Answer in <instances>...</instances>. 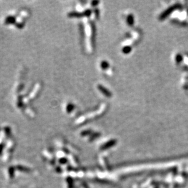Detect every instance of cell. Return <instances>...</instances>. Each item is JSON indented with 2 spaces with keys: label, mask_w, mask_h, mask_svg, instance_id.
Instances as JSON below:
<instances>
[{
  "label": "cell",
  "mask_w": 188,
  "mask_h": 188,
  "mask_svg": "<svg viewBox=\"0 0 188 188\" xmlns=\"http://www.w3.org/2000/svg\"><path fill=\"white\" fill-rule=\"evenodd\" d=\"M130 50H131V48H130V47H127V48H125L123 49V51H124V52H125V53H128V52H130Z\"/></svg>",
  "instance_id": "cell-8"
},
{
  "label": "cell",
  "mask_w": 188,
  "mask_h": 188,
  "mask_svg": "<svg viewBox=\"0 0 188 188\" xmlns=\"http://www.w3.org/2000/svg\"><path fill=\"white\" fill-rule=\"evenodd\" d=\"M73 109V105L72 104H68L67 106V111L68 113L71 112Z\"/></svg>",
  "instance_id": "cell-5"
},
{
  "label": "cell",
  "mask_w": 188,
  "mask_h": 188,
  "mask_svg": "<svg viewBox=\"0 0 188 188\" xmlns=\"http://www.w3.org/2000/svg\"><path fill=\"white\" fill-rule=\"evenodd\" d=\"M128 23L130 25H131V24H132V23H133V20L132 16H129L128 17Z\"/></svg>",
  "instance_id": "cell-7"
},
{
  "label": "cell",
  "mask_w": 188,
  "mask_h": 188,
  "mask_svg": "<svg viewBox=\"0 0 188 188\" xmlns=\"http://www.w3.org/2000/svg\"><path fill=\"white\" fill-rule=\"evenodd\" d=\"M15 21H16V18L12 15L7 17L4 20V23L7 25L15 24Z\"/></svg>",
  "instance_id": "cell-2"
},
{
  "label": "cell",
  "mask_w": 188,
  "mask_h": 188,
  "mask_svg": "<svg viewBox=\"0 0 188 188\" xmlns=\"http://www.w3.org/2000/svg\"><path fill=\"white\" fill-rule=\"evenodd\" d=\"M179 5L180 4H176L175 6H172V7H170V8H169V9H167L166 11L164 12L163 13L162 15H161V19H164V18H165V17H167L168 16V15H169V14H171V13H172V12L173 11V10H175L176 9L178 8V7H180Z\"/></svg>",
  "instance_id": "cell-1"
},
{
  "label": "cell",
  "mask_w": 188,
  "mask_h": 188,
  "mask_svg": "<svg viewBox=\"0 0 188 188\" xmlns=\"http://www.w3.org/2000/svg\"><path fill=\"white\" fill-rule=\"evenodd\" d=\"M183 60V56L181 54H178L176 56V61L177 63H180Z\"/></svg>",
  "instance_id": "cell-4"
},
{
  "label": "cell",
  "mask_w": 188,
  "mask_h": 188,
  "mask_svg": "<svg viewBox=\"0 0 188 188\" xmlns=\"http://www.w3.org/2000/svg\"><path fill=\"white\" fill-rule=\"evenodd\" d=\"M16 26L19 29H22L24 27V23H17L16 24Z\"/></svg>",
  "instance_id": "cell-6"
},
{
  "label": "cell",
  "mask_w": 188,
  "mask_h": 188,
  "mask_svg": "<svg viewBox=\"0 0 188 188\" xmlns=\"http://www.w3.org/2000/svg\"><path fill=\"white\" fill-rule=\"evenodd\" d=\"M98 88H99V90H100L104 94H105V95L107 96H111V94H110L109 92L106 90V89H105V88L102 87V86H98Z\"/></svg>",
  "instance_id": "cell-3"
}]
</instances>
